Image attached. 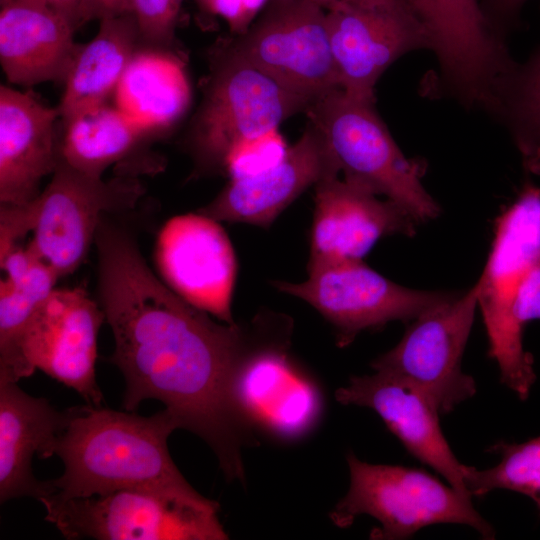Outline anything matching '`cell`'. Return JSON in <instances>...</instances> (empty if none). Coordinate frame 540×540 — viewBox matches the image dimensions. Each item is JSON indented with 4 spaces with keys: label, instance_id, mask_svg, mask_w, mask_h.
<instances>
[{
    "label": "cell",
    "instance_id": "ac0fdd59",
    "mask_svg": "<svg viewBox=\"0 0 540 540\" xmlns=\"http://www.w3.org/2000/svg\"><path fill=\"white\" fill-rule=\"evenodd\" d=\"M341 404L374 410L406 450L439 473L462 496L472 499L458 461L445 439L435 402L419 387L403 378L375 371L351 377L336 391Z\"/></svg>",
    "mask_w": 540,
    "mask_h": 540
},
{
    "label": "cell",
    "instance_id": "603a6c76",
    "mask_svg": "<svg viewBox=\"0 0 540 540\" xmlns=\"http://www.w3.org/2000/svg\"><path fill=\"white\" fill-rule=\"evenodd\" d=\"M112 100L145 135L172 127L186 113L191 101L182 59L168 48L139 47Z\"/></svg>",
    "mask_w": 540,
    "mask_h": 540
},
{
    "label": "cell",
    "instance_id": "52a82bcc",
    "mask_svg": "<svg viewBox=\"0 0 540 540\" xmlns=\"http://www.w3.org/2000/svg\"><path fill=\"white\" fill-rule=\"evenodd\" d=\"M350 485L346 495L329 516L340 528L350 526L366 514L379 521L371 539L398 540L411 537L421 528L438 523L464 524L483 538L495 531L462 496L428 472L400 465L370 464L347 455Z\"/></svg>",
    "mask_w": 540,
    "mask_h": 540
},
{
    "label": "cell",
    "instance_id": "f1b7e54d",
    "mask_svg": "<svg viewBox=\"0 0 540 540\" xmlns=\"http://www.w3.org/2000/svg\"><path fill=\"white\" fill-rule=\"evenodd\" d=\"M182 0H130L141 43L168 48L174 40Z\"/></svg>",
    "mask_w": 540,
    "mask_h": 540
},
{
    "label": "cell",
    "instance_id": "4fadbf2b",
    "mask_svg": "<svg viewBox=\"0 0 540 540\" xmlns=\"http://www.w3.org/2000/svg\"><path fill=\"white\" fill-rule=\"evenodd\" d=\"M105 314L81 288H55L35 311L19 343L21 379L35 370L101 406L96 382L97 338Z\"/></svg>",
    "mask_w": 540,
    "mask_h": 540
},
{
    "label": "cell",
    "instance_id": "2e32d148",
    "mask_svg": "<svg viewBox=\"0 0 540 540\" xmlns=\"http://www.w3.org/2000/svg\"><path fill=\"white\" fill-rule=\"evenodd\" d=\"M314 187L308 267L362 260L379 239L416 232L418 222L396 203L339 175Z\"/></svg>",
    "mask_w": 540,
    "mask_h": 540
},
{
    "label": "cell",
    "instance_id": "836d02e7",
    "mask_svg": "<svg viewBox=\"0 0 540 540\" xmlns=\"http://www.w3.org/2000/svg\"><path fill=\"white\" fill-rule=\"evenodd\" d=\"M205 11L213 14L215 0H195Z\"/></svg>",
    "mask_w": 540,
    "mask_h": 540
},
{
    "label": "cell",
    "instance_id": "7c38bea8",
    "mask_svg": "<svg viewBox=\"0 0 540 540\" xmlns=\"http://www.w3.org/2000/svg\"><path fill=\"white\" fill-rule=\"evenodd\" d=\"M477 306L476 284L453 293L409 322L399 343L376 358L372 368L410 381L435 402L441 414L449 413L476 393L461 361Z\"/></svg>",
    "mask_w": 540,
    "mask_h": 540
},
{
    "label": "cell",
    "instance_id": "4316f807",
    "mask_svg": "<svg viewBox=\"0 0 540 540\" xmlns=\"http://www.w3.org/2000/svg\"><path fill=\"white\" fill-rule=\"evenodd\" d=\"M508 128L524 167L540 175V44L517 68L498 117Z\"/></svg>",
    "mask_w": 540,
    "mask_h": 540
},
{
    "label": "cell",
    "instance_id": "44dd1931",
    "mask_svg": "<svg viewBox=\"0 0 540 540\" xmlns=\"http://www.w3.org/2000/svg\"><path fill=\"white\" fill-rule=\"evenodd\" d=\"M75 28L44 0H1L0 63L10 83L65 81L81 47Z\"/></svg>",
    "mask_w": 540,
    "mask_h": 540
},
{
    "label": "cell",
    "instance_id": "5bb4252c",
    "mask_svg": "<svg viewBox=\"0 0 540 540\" xmlns=\"http://www.w3.org/2000/svg\"><path fill=\"white\" fill-rule=\"evenodd\" d=\"M155 260L163 282L194 307L227 323L237 262L220 222L204 214L178 215L160 230Z\"/></svg>",
    "mask_w": 540,
    "mask_h": 540
},
{
    "label": "cell",
    "instance_id": "5b68a950",
    "mask_svg": "<svg viewBox=\"0 0 540 540\" xmlns=\"http://www.w3.org/2000/svg\"><path fill=\"white\" fill-rule=\"evenodd\" d=\"M540 262V187L527 182L497 218L491 249L476 283L485 324L488 355L498 364L501 382L526 400L536 380L533 359L512 322L515 296Z\"/></svg>",
    "mask_w": 540,
    "mask_h": 540
},
{
    "label": "cell",
    "instance_id": "d590c367",
    "mask_svg": "<svg viewBox=\"0 0 540 540\" xmlns=\"http://www.w3.org/2000/svg\"><path fill=\"white\" fill-rule=\"evenodd\" d=\"M511 77H512V76H511ZM510 79H511V78H510ZM509 81H510V80H509ZM508 83H509V82H508ZM507 85H508V84H507ZM506 87H507V86H506ZM505 89H506V88H505ZM504 91H505V90H504ZM503 93H504V92H503ZM502 96H503V95H502ZM501 98H502V97H501ZM500 102H501V100H500ZM499 105H500V103H499ZM498 108H499V106H498L493 112H491L490 114H493L495 111H497Z\"/></svg>",
    "mask_w": 540,
    "mask_h": 540
},
{
    "label": "cell",
    "instance_id": "cb8c5ba5",
    "mask_svg": "<svg viewBox=\"0 0 540 540\" xmlns=\"http://www.w3.org/2000/svg\"><path fill=\"white\" fill-rule=\"evenodd\" d=\"M99 22L95 37L81 45L65 78L57 107L62 124L108 103L141 43L131 12Z\"/></svg>",
    "mask_w": 540,
    "mask_h": 540
},
{
    "label": "cell",
    "instance_id": "d6a6232c",
    "mask_svg": "<svg viewBox=\"0 0 540 540\" xmlns=\"http://www.w3.org/2000/svg\"><path fill=\"white\" fill-rule=\"evenodd\" d=\"M54 10L63 15L75 28L80 27L79 10L81 0H44Z\"/></svg>",
    "mask_w": 540,
    "mask_h": 540
},
{
    "label": "cell",
    "instance_id": "ffe728a7",
    "mask_svg": "<svg viewBox=\"0 0 540 540\" xmlns=\"http://www.w3.org/2000/svg\"><path fill=\"white\" fill-rule=\"evenodd\" d=\"M57 108L28 93L0 87V202L25 205L59 161Z\"/></svg>",
    "mask_w": 540,
    "mask_h": 540
},
{
    "label": "cell",
    "instance_id": "ba28073f",
    "mask_svg": "<svg viewBox=\"0 0 540 540\" xmlns=\"http://www.w3.org/2000/svg\"><path fill=\"white\" fill-rule=\"evenodd\" d=\"M231 47L288 90L316 99L340 89L326 10L310 0H267Z\"/></svg>",
    "mask_w": 540,
    "mask_h": 540
},
{
    "label": "cell",
    "instance_id": "d4e9b609",
    "mask_svg": "<svg viewBox=\"0 0 540 540\" xmlns=\"http://www.w3.org/2000/svg\"><path fill=\"white\" fill-rule=\"evenodd\" d=\"M0 382L21 379L19 343L29 320L60 277L27 245L0 256Z\"/></svg>",
    "mask_w": 540,
    "mask_h": 540
},
{
    "label": "cell",
    "instance_id": "277c9868",
    "mask_svg": "<svg viewBox=\"0 0 540 540\" xmlns=\"http://www.w3.org/2000/svg\"><path fill=\"white\" fill-rule=\"evenodd\" d=\"M305 113L344 179L393 201L418 224L439 215V205L422 183L426 165L403 154L375 101L336 89L313 101Z\"/></svg>",
    "mask_w": 540,
    "mask_h": 540
},
{
    "label": "cell",
    "instance_id": "3957f363",
    "mask_svg": "<svg viewBox=\"0 0 540 540\" xmlns=\"http://www.w3.org/2000/svg\"><path fill=\"white\" fill-rule=\"evenodd\" d=\"M209 63L185 144L199 172L226 174L239 150L276 133L282 122L305 112L310 102L250 64L228 41L212 48Z\"/></svg>",
    "mask_w": 540,
    "mask_h": 540
},
{
    "label": "cell",
    "instance_id": "8fae6325",
    "mask_svg": "<svg viewBox=\"0 0 540 540\" xmlns=\"http://www.w3.org/2000/svg\"><path fill=\"white\" fill-rule=\"evenodd\" d=\"M326 16L340 89L359 99L375 101L378 80L403 55L430 50L407 0H339Z\"/></svg>",
    "mask_w": 540,
    "mask_h": 540
},
{
    "label": "cell",
    "instance_id": "d6986e66",
    "mask_svg": "<svg viewBox=\"0 0 540 540\" xmlns=\"http://www.w3.org/2000/svg\"><path fill=\"white\" fill-rule=\"evenodd\" d=\"M290 343L264 348L240 368L234 384L236 407L253 429L295 440L315 427L322 411L317 386L289 360Z\"/></svg>",
    "mask_w": 540,
    "mask_h": 540
},
{
    "label": "cell",
    "instance_id": "484cf974",
    "mask_svg": "<svg viewBox=\"0 0 540 540\" xmlns=\"http://www.w3.org/2000/svg\"><path fill=\"white\" fill-rule=\"evenodd\" d=\"M59 159L73 169L101 178L145 136L114 104H105L63 124Z\"/></svg>",
    "mask_w": 540,
    "mask_h": 540
},
{
    "label": "cell",
    "instance_id": "30bf717a",
    "mask_svg": "<svg viewBox=\"0 0 540 540\" xmlns=\"http://www.w3.org/2000/svg\"><path fill=\"white\" fill-rule=\"evenodd\" d=\"M142 193L136 180L105 181L59 159L51 181L32 200L28 246L60 277L70 274L85 260L103 216L132 208Z\"/></svg>",
    "mask_w": 540,
    "mask_h": 540
},
{
    "label": "cell",
    "instance_id": "7a4b0ae2",
    "mask_svg": "<svg viewBox=\"0 0 540 540\" xmlns=\"http://www.w3.org/2000/svg\"><path fill=\"white\" fill-rule=\"evenodd\" d=\"M67 411L54 448L64 472L50 480L55 492L43 498L63 501L136 487L201 496L169 454L168 437L179 428L169 410L151 416L92 405Z\"/></svg>",
    "mask_w": 540,
    "mask_h": 540
},
{
    "label": "cell",
    "instance_id": "6da1fadb",
    "mask_svg": "<svg viewBox=\"0 0 540 540\" xmlns=\"http://www.w3.org/2000/svg\"><path fill=\"white\" fill-rule=\"evenodd\" d=\"M98 294L115 349L109 361L125 381L123 407L155 399L205 441L225 477L244 483L242 448L254 445L234 384L256 352L290 342L292 322L260 313L244 325L220 324L194 307L148 267L131 233L101 219L95 236Z\"/></svg>",
    "mask_w": 540,
    "mask_h": 540
},
{
    "label": "cell",
    "instance_id": "1f68e13d",
    "mask_svg": "<svg viewBox=\"0 0 540 540\" xmlns=\"http://www.w3.org/2000/svg\"><path fill=\"white\" fill-rule=\"evenodd\" d=\"M130 12V0H81L80 26L91 20L118 16Z\"/></svg>",
    "mask_w": 540,
    "mask_h": 540
},
{
    "label": "cell",
    "instance_id": "e0dca14e",
    "mask_svg": "<svg viewBox=\"0 0 540 540\" xmlns=\"http://www.w3.org/2000/svg\"><path fill=\"white\" fill-rule=\"evenodd\" d=\"M339 174L321 133L308 122L301 137L276 163L231 177L198 212L219 222L268 227L307 188Z\"/></svg>",
    "mask_w": 540,
    "mask_h": 540
},
{
    "label": "cell",
    "instance_id": "e575fe53",
    "mask_svg": "<svg viewBox=\"0 0 540 540\" xmlns=\"http://www.w3.org/2000/svg\"><path fill=\"white\" fill-rule=\"evenodd\" d=\"M319 6L323 7L325 10H327L330 6H332L334 3H336L339 0H310Z\"/></svg>",
    "mask_w": 540,
    "mask_h": 540
},
{
    "label": "cell",
    "instance_id": "83f0119b",
    "mask_svg": "<svg viewBox=\"0 0 540 540\" xmlns=\"http://www.w3.org/2000/svg\"><path fill=\"white\" fill-rule=\"evenodd\" d=\"M490 450L500 456L495 466L478 470L463 464L470 496L481 497L495 489L515 491L531 498L540 514V436L522 443L500 441Z\"/></svg>",
    "mask_w": 540,
    "mask_h": 540
},
{
    "label": "cell",
    "instance_id": "7402d4cb",
    "mask_svg": "<svg viewBox=\"0 0 540 540\" xmlns=\"http://www.w3.org/2000/svg\"><path fill=\"white\" fill-rule=\"evenodd\" d=\"M68 411H58L44 398L33 397L15 382H0V500L19 497L38 501L53 494L48 481L33 475L32 459L54 455Z\"/></svg>",
    "mask_w": 540,
    "mask_h": 540
},
{
    "label": "cell",
    "instance_id": "8992f818",
    "mask_svg": "<svg viewBox=\"0 0 540 540\" xmlns=\"http://www.w3.org/2000/svg\"><path fill=\"white\" fill-rule=\"evenodd\" d=\"M45 520L69 540H224L219 504L203 495L136 487L63 501L42 498Z\"/></svg>",
    "mask_w": 540,
    "mask_h": 540
},
{
    "label": "cell",
    "instance_id": "f546056e",
    "mask_svg": "<svg viewBox=\"0 0 540 540\" xmlns=\"http://www.w3.org/2000/svg\"><path fill=\"white\" fill-rule=\"evenodd\" d=\"M540 319V262L522 281L512 307V322L516 332L523 336L525 326Z\"/></svg>",
    "mask_w": 540,
    "mask_h": 540
},
{
    "label": "cell",
    "instance_id": "4dcf8cb0",
    "mask_svg": "<svg viewBox=\"0 0 540 540\" xmlns=\"http://www.w3.org/2000/svg\"><path fill=\"white\" fill-rule=\"evenodd\" d=\"M530 0H479L492 26L502 35L518 21L520 12Z\"/></svg>",
    "mask_w": 540,
    "mask_h": 540
},
{
    "label": "cell",
    "instance_id": "9c48e42d",
    "mask_svg": "<svg viewBox=\"0 0 540 540\" xmlns=\"http://www.w3.org/2000/svg\"><path fill=\"white\" fill-rule=\"evenodd\" d=\"M273 284L322 314L334 326L340 347L352 343L361 331L381 328L396 320L409 323L453 294L399 285L362 260L311 266L302 282Z\"/></svg>",
    "mask_w": 540,
    "mask_h": 540
},
{
    "label": "cell",
    "instance_id": "9a60e30c",
    "mask_svg": "<svg viewBox=\"0 0 540 540\" xmlns=\"http://www.w3.org/2000/svg\"><path fill=\"white\" fill-rule=\"evenodd\" d=\"M407 1L429 35L442 87L477 93L505 73L512 59L505 36L492 26L479 0Z\"/></svg>",
    "mask_w": 540,
    "mask_h": 540
}]
</instances>
